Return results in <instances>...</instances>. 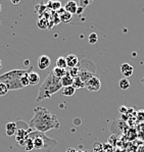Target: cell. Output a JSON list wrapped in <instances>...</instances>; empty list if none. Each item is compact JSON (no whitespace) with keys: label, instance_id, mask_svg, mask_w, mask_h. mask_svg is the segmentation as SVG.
Wrapping results in <instances>:
<instances>
[{"label":"cell","instance_id":"14","mask_svg":"<svg viewBox=\"0 0 144 152\" xmlns=\"http://www.w3.org/2000/svg\"><path fill=\"white\" fill-rule=\"evenodd\" d=\"M28 80H29L30 85H37L40 82V76L36 72H31L28 75Z\"/></svg>","mask_w":144,"mask_h":152},{"label":"cell","instance_id":"30","mask_svg":"<svg viewBox=\"0 0 144 152\" xmlns=\"http://www.w3.org/2000/svg\"><path fill=\"white\" fill-rule=\"evenodd\" d=\"M28 75H29V74H28ZM28 75H26V76H24L22 79H20V84H22L23 88L28 87V86L30 85V84H29V80H28Z\"/></svg>","mask_w":144,"mask_h":152},{"label":"cell","instance_id":"31","mask_svg":"<svg viewBox=\"0 0 144 152\" xmlns=\"http://www.w3.org/2000/svg\"><path fill=\"white\" fill-rule=\"evenodd\" d=\"M102 150H103V152H113V145L107 143L105 145H102Z\"/></svg>","mask_w":144,"mask_h":152},{"label":"cell","instance_id":"12","mask_svg":"<svg viewBox=\"0 0 144 152\" xmlns=\"http://www.w3.org/2000/svg\"><path fill=\"white\" fill-rule=\"evenodd\" d=\"M66 61H67V65H68V69H71V67L78 66L79 58L75 54H69L66 57Z\"/></svg>","mask_w":144,"mask_h":152},{"label":"cell","instance_id":"15","mask_svg":"<svg viewBox=\"0 0 144 152\" xmlns=\"http://www.w3.org/2000/svg\"><path fill=\"white\" fill-rule=\"evenodd\" d=\"M61 2L59 1H49L46 3V7L51 11H55V12H57L61 8Z\"/></svg>","mask_w":144,"mask_h":152},{"label":"cell","instance_id":"11","mask_svg":"<svg viewBox=\"0 0 144 152\" xmlns=\"http://www.w3.org/2000/svg\"><path fill=\"white\" fill-rule=\"evenodd\" d=\"M56 13L59 15V20H60V22H62V23H69V22H71L72 18H73V15L67 12L64 7L60 8Z\"/></svg>","mask_w":144,"mask_h":152},{"label":"cell","instance_id":"38","mask_svg":"<svg viewBox=\"0 0 144 152\" xmlns=\"http://www.w3.org/2000/svg\"><path fill=\"white\" fill-rule=\"evenodd\" d=\"M25 64H26V65H29V61H28V60H26V61H25Z\"/></svg>","mask_w":144,"mask_h":152},{"label":"cell","instance_id":"28","mask_svg":"<svg viewBox=\"0 0 144 152\" xmlns=\"http://www.w3.org/2000/svg\"><path fill=\"white\" fill-rule=\"evenodd\" d=\"M136 120L139 123H144V109H140L136 112Z\"/></svg>","mask_w":144,"mask_h":152},{"label":"cell","instance_id":"35","mask_svg":"<svg viewBox=\"0 0 144 152\" xmlns=\"http://www.w3.org/2000/svg\"><path fill=\"white\" fill-rule=\"evenodd\" d=\"M125 111H128V109L126 108V107H125V106L121 107V108H120V112H125Z\"/></svg>","mask_w":144,"mask_h":152},{"label":"cell","instance_id":"1","mask_svg":"<svg viewBox=\"0 0 144 152\" xmlns=\"http://www.w3.org/2000/svg\"><path fill=\"white\" fill-rule=\"evenodd\" d=\"M29 127L37 132L44 133L60 128V123L55 114L51 113L47 108L36 106L34 108V116L29 123Z\"/></svg>","mask_w":144,"mask_h":152},{"label":"cell","instance_id":"40","mask_svg":"<svg viewBox=\"0 0 144 152\" xmlns=\"http://www.w3.org/2000/svg\"><path fill=\"white\" fill-rule=\"evenodd\" d=\"M0 11H1V5H0Z\"/></svg>","mask_w":144,"mask_h":152},{"label":"cell","instance_id":"17","mask_svg":"<svg viewBox=\"0 0 144 152\" xmlns=\"http://www.w3.org/2000/svg\"><path fill=\"white\" fill-rule=\"evenodd\" d=\"M51 72L53 74V76L55 77V78L57 79H61L62 77L64 76V75L67 74V69H59V67H53L52 71H51Z\"/></svg>","mask_w":144,"mask_h":152},{"label":"cell","instance_id":"32","mask_svg":"<svg viewBox=\"0 0 144 152\" xmlns=\"http://www.w3.org/2000/svg\"><path fill=\"white\" fill-rule=\"evenodd\" d=\"M80 4H81V7H83V8L85 9L86 6L89 5V4H90V1H81Z\"/></svg>","mask_w":144,"mask_h":152},{"label":"cell","instance_id":"9","mask_svg":"<svg viewBox=\"0 0 144 152\" xmlns=\"http://www.w3.org/2000/svg\"><path fill=\"white\" fill-rule=\"evenodd\" d=\"M121 72L124 76V78L128 79L129 77H131L134 72V67L129 64H123L121 65Z\"/></svg>","mask_w":144,"mask_h":152},{"label":"cell","instance_id":"23","mask_svg":"<svg viewBox=\"0 0 144 152\" xmlns=\"http://www.w3.org/2000/svg\"><path fill=\"white\" fill-rule=\"evenodd\" d=\"M119 87L122 89V90H128L130 88V82L128 79L123 78L119 81Z\"/></svg>","mask_w":144,"mask_h":152},{"label":"cell","instance_id":"16","mask_svg":"<svg viewBox=\"0 0 144 152\" xmlns=\"http://www.w3.org/2000/svg\"><path fill=\"white\" fill-rule=\"evenodd\" d=\"M73 82H74V79L68 74V72H67V74L60 79V83H61L62 88L69 87V86H73Z\"/></svg>","mask_w":144,"mask_h":152},{"label":"cell","instance_id":"36","mask_svg":"<svg viewBox=\"0 0 144 152\" xmlns=\"http://www.w3.org/2000/svg\"><path fill=\"white\" fill-rule=\"evenodd\" d=\"M11 3H12V4H18V3H20V0H11Z\"/></svg>","mask_w":144,"mask_h":152},{"label":"cell","instance_id":"22","mask_svg":"<svg viewBox=\"0 0 144 152\" xmlns=\"http://www.w3.org/2000/svg\"><path fill=\"white\" fill-rule=\"evenodd\" d=\"M24 149L27 152H31V151H33V149H34V144H33V139L32 138H28L27 139V141H26V143L24 145Z\"/></svg>","mask_w":144,"mask_h":152},{"label":"cell","instance_id":"13","mask_svg":"<svg viewBox=\"0 0 144 152\" xmlns=\"http://www.w3.org/2000/svg\"><path fill=\"white\" fill-rule=\"evenodd\" d=\"M64 8L67 12L74 15V13H77V10H78V4L75 1H68Z\"/></svg>","mask_w":144,"mask_h":152},{"label":"cell","instance_id":"37","mask_svg":"<svg viewBox=\"0 0 144 152\" xmlns=\"http://www.w3.org/2000/svg\"><path fill=\"white\" fill-rule=\"evenodd\" d=\"M141 84H142V85L144 86V77H143L142 79H141Z\"/></svg>","mask_w":144,"mask_h":152},{"label":"cell","instance_id":"25","mask_svg":"<svg viewBox=\"0 0 144 152\" xmlns=\"http://www.w3.org/2000/svg\"><path fill=\"white\" fill-rule=\"evenodd\" d=\"M67 72L69 76L73 79L79 77V66H75V67H71V69H67Z\"/></svg>","mask_w":144,"mask_h":152},{"label":"cell","instance_id":"26","mask_svg":"<svg viewBox=\"0 0 144 152\" xmlns=\"http://www.w3.org/2000/svg\"><path fill=\"white\" fill-rule=\"evenodd\" d=\"M36 9H35V11H36L37 13H39V15H42L44 13V11L47 9V7H46V4H39V5H36V7H35Z\"/></svg>","mask_w":144,"mask_h":152},{"label":"cell","instance_id":"21","mask_svg":"<svg viewBox=\"0 0 144 152\" xmlns=\"http://www.w3.org/2000/svg\"><path fill=\"white\" fill-rule=\"evenodd\" d=\"M73 87L76 89H82V88H85V83L81 80L79 77L74 79V82H73Z\"/></svg>","mask_w":144,"mask_h":152},{"label":"cell","instance_id":"33","mask_svg":"<svg viewBox=\"0 0 144 152\" xmlns=\"http://www.w3.org/2000/svg\"><path fill=\"white\" fill-rule=\"evenodd\" d=\"M84 11V8L83 7H78V10H77V15H82V12Z\"/></svg>","mask_w":144,"mask_h":152},{"label":"cell","instance_id":"20","mask_svg":"<svg viewBox=\"0 0 144 152\" xmlns=\"http://www.w3.org/2000/svg\"><path fill=\"white\" fill-rule=\"evenodd\" d=\"M56 67H59V69H68V65H67V61H66V57L64 56H59L56 59Z\"/></svg>","mask_w":144,"mask_h":152},{"label":"cell","instance_id":"24","mask_svg":"<svg viewBox=\"0 0 144 152\" xmlns=\"http://www.w3.org/2000/svg\"><path fill=\"white\" fill-rule=\"evenodd\" d=\"M137 137L144 141V123H141L137 127Z\"/></svg>","mask_w":144,"mask_h":152},{"label":"cell","instance_id":"39","mask_svg":"<svg viewBox=\"0 0 144 152\" xmlns=\"http://www.w3.org/2000/svg\"><path fill=\"white\" fill-rule=\"evenodd\" d=\"M2 69V62H1V59H0V69Z\"/></svg>","mask_w":144,"mask_h":152},{"label":"cell","instance_id":"7","mask_svg":"<svg viewBox=\"0 0 144 152\" xmlns=\"http://www.w3.org/2000/svg\"><path fill=\"white\" fill-rule=\"evenodd\" d=\"M85 88L87 89L89 92H97V91H99L101 88V82L96 76H95L93 78L90 79L89 81L86 82Z\"/></svg>","mask_w":144,"mask_h":152},{"label":"cell","instance_id":"19","mask_svg":"<svg viewBox=\"0 0 144 152\" xmlns=\"http://www.w3.org/2000/svg\"><path fill=\"white\" fill-rule=\"evenodd\" d=\"M48 25H49V20L42 18V16H40V18H39V20H38V22H37V26H38V27L40 28V29H42V30L48 29Z\"/></svg>","mask_w":144,"mask_h":152},{"label":"cell","instance_id":"3","mask_svg":"<svg viewBox=\"0 0 144 152\" xmlns=\"http://www.w3.org/2000/svg\"><path fill=\"white\" fill-rule=\"evenodd\" d=\"M33 72V66H30L27 69H11L0 76V83H3L8 88V91H15L23 89L20 84V79L26 75Z\"/></svg>","mask_w":144,"mask_h":152},{"label":"cell","instance_id":"18","mask_svg":"<svg viewBox=\"0 0 144 152\" xmlns=\"http://www.w3.org/2000/svg\"><path fill=\"white\" fill-rule=\"evenodd\" d=\"M76 89L73 87V86H69V87H64L62 88V95L67 97H71L75 94Z\"/></svg>","mask_w":144,"mask_h":152},{"label":"cell","instance_id":"6","mask_svg":"<svg viewBox=\"0 0 144 152\" xmlns=\"http://www.w3.org/2000/svg\"><path fill=\"white\" fill-rule=\"evenodd\" d=\"M33 132L31 128H27V129H22V128H18L17 132L15 134V141L18 142V144L20 145V147H24V145L27 141V139L29 138L30 133Z\"/></svg>","mask_w":144,"mask_h":152},{"label":"cell","instance_id":"27","mask_svg":"<svg viewBox=\"0 0 144 152\" xmlns=\"http://www.w3.org/2000/svg\"><path fill=\"white\" fill-rule=\"evenodd\" d=\"M88 41L90 44H96L98 41V36H97L96 33H91V34L88 36Z\"/></svg>","mask_w":144,"mask_h":152},{"label":"cell","instance_id":"10","mask_svg":"<svg viewBox=\"0 0 144 152\" xmlns=\"http://www.w3.org/2000/svg\"><path fill=\"white\" fill-rule=\"evenodd\" d=\"M17 130H18V123L17 121H9V123L6 124L5 131H6V135H7L8 137L15 136Z\"/></svg>","mask_w":144,"mask_h":152},{"label":"cell","instance_id":"4","mask_svg":"<svg viewBox=\"0 0 144 152\" xmlns=\"http://www.w3.org/2000/svg\"><path fill=\"white\" fill-rule=\"evenodd\" d=\"M29 137L33 139L34 144V149L31 152H51L58 144L55 139L47 137L44 133L37 131L30 133Z\"/></svg>","mask_w":144,"mask_h":152},{"label":"cell","instance_id":"5","mask_svg":"<svg viewBox=\"0 0 144 152\" xmlns=\"http://www.w3.org/2000/svg\"><path fill=\"white\" fill-rule=\"evenodd\" d=\"M79 78L81 79L84 83L89 81L91 78L95 77L96 72V66L91 60L83 59L79 61Z\"/></svg>","mask_w":144,"mask_h":152},{"label":"cell","instance_id":"8","mask_svg":"<svg viewBox=\"0 0 144 152\" xmlns=\"http://www.w3.org/2000/svg\"><path fill=\"white\" fill-rule=\"evenodd\" d=\"M51 64L50 57L47 55H41L40 57L38 58V67L40 69H46Z\"/></svg>","mask_w":144,"mask_h":152},{"label":"cell","instance_id":"34","mask_svg":"<svg viewBox=\"0 0 144 152\" xmlns=\"http://www.w3.org/2000/svg\"><path fill=\"white\" fill-rule=\"evenodd\" d=\"M137 152H144V145L143 146H140L138 149H137Z\"/></svg>","mask_w":144,"mask_h":152},{"label":"cell","instance_id":"29","mask_svg":"<svg viewBox=\"0 0 144 152\" xmlns=\"http://www.w3.org/2000/svg\"><path fill=\"white\" fill-rule=\"evenodd\" d=\"M8 93V88L6 87L5 84L0 83V96H5Z\"/></svg>","mask_w":144,"mask_h":152},{"label":"cell","instance_id":"2","mask_svg":"<svg viewBox=\"0 0 144 152\" xmlns=\"http://www.w3.org/2000/svg\"><path fill=\"white\" fill-rule=\"evenodd\" d=\"M62 88L61 83H60V79H57L53 76L51 71L48 72L47 76L44 79L43 84L41 85L39 89L38 96H37V101H42L45 99H50L54 93L58 92L60 89Z\"/></svg>","mask_w":144,"mask_h":152}]
</instances>
